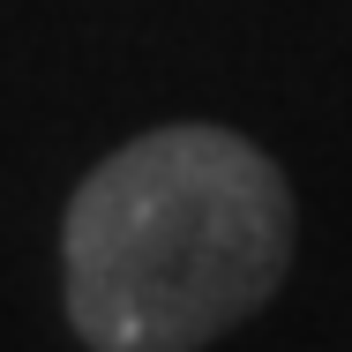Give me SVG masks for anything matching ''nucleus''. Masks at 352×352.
<instances>
[{"label": "nucleus", "mask_w": 352, "mask_h": 352, "mask_svg": "<svg viewBox=\"0 0 352 352\" xmlns=\"http://www.w3.org/2000/svg\"><path fill=\"white\" fill-rule=\"evenodd\" d=\"M68 322L98 352H195L292 270V188L232 128H157L68 203Z\"/></svg>", "instance_id": "nucleus-1"}]
</instances>
